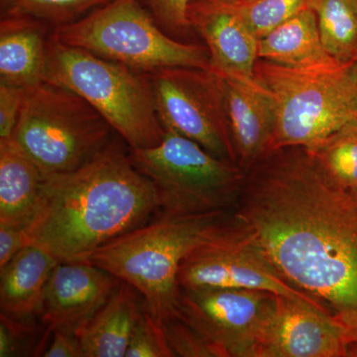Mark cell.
I'll return each instance as SVG.
<instances>
[{
  "label": "cell",
  "instance_id": "obj_1",
  "mask_svg": "<svg viewBox=\"0 0 357 357\" xmlns=\"http://www.w3.org/2000/svg\"><path fill=\"white\" fill-rule=\"evenodd\" d=\"M236 213L289 284L357 328V204L303 147L246 171Z\"/></svg>",
  "mask_w": 357,
  "mask_h": 357
},
{
  "label": "cell",
  "instance_id": "obj_2",
  "mask_svg": "<svg viewBox=\"0 0 357 357\" xmlns=\"http://www.w3.org/2000/svg\"><path fill=\"white\" fill-rule=\"evenodd\" d=\"M158 213L153 183L114 140L79 170L44 176L38 211L26 234L29 244L60 262L83 261Z\"/></svg>",
  "mask_w": 357,
  "mask_h": 357
},
{
  "label": "cell",
  "instance_id": "obj_3",
  "mask_svg": "<svg viewBox=\"0 0 357 357\" xmlns=\"http://www.w3.org/2000/svg\"><path fill=\"white\" fill-rule=\"evenodd\" d=\"M238 220L236 210L201 215L158 213L153 220L100 246L83 260L135 288L160 324L177 312L178 268L192 249Z\"/></svg>",
  "mask_w": 357,
  "mask_h": 357
},
{
  "label": "cell",
  "instance_id": "obj_4",
  "mask_svg": "<svg viewBox=\"0 0 357 357\" xmlns=\"http://www.w3.org/2000/svg\"><path fill=\"white\" fill-rule=\"evenodd\" d=\"M45 82L82 96L131 150L155 147L163 140L165 129L147 75L62 43L52 33Z\"/></svg>",
  "mask_w": 357,
  "mask_h": 357
},
{
  "label": "cell",
  "instance_id": "obj_5",
  "mask_svg": "<svg viewBox=\"0 0 357 357\" xmlns=\"http://www.w3.org/2000/svg\"><path fill=\"white\" fill-rule=\"evenodd\" d=\"M255 73L276 105L269 152L285 147L312 151L357 117L356 62L296 69L258 59Z\"/></svg>",
  "mask_w": 357,
  "mask_h": 357
},
{
  "label": "cell",
  "instance_id": "obj_6",
  "mask_svg": "<svg viewBox=\"0 0 357 357\" xmlns=\"http://www.w3.org/2000/svg\"><path fill=\"white\" fill-rule=\"evenodd\" d=\"M53 36L105 60L149 75L168 68L211 70L206 47L167 34L140 0H112Z\"/></svg>",
  "mask_w": 357,
  "mask_h": 357
},
{
  "label": "cell",
  "instance_id": "obj_7",
  "mask_svg": "<svg viewBox=\"0 0 357 357\" xmlns=\"http://www.w3.org/2000/svg\"><path fill=\"white\" fill-rule=\"evenodd\" d=\"M114 129L82 96L44 83L25 91L14 140L44 176L74 172L112 143Z\"/></svg>",
  "mask_w": 357,
  "mask_h": 357
},
{
  "label": "cell",
  "instance_id": "obj_8",
  "mask_svg": "<svg viewBox=\"0 0 357 357\" xmlns=\"http://www.w3.org/2000/svg\"><path fill=\"white\" fill-rule=\"evenodd\" d=\"M129 156L153 183L160 213L201 215L234 211L238 206L245 171L175 131L165 130L157 146L130 149Z\"/></svg>",
  "mask_w": 357,
  "mask_h": 357
},
{
  "label": "cell",
  "instance_id": "obj_9",
  "mask_svg": "<svg viewBox=\"0 0 357 357\" xmlns=\"http://www.w3.org/2000/svg\"><path fill=\"white\" fill-rule=\"evenodd\" d=\"M147 76L165 130L195 141L218 159L237 164L220 75L211 69L168 68Z\"/></svg>",
  "mask_w": 357,
  "mask_h": 357
},
{
  "label": "cell",
  "instance_id": "obj_10",
  "mask_svg": "<svg viewBox=\"0 0 357 357\" xmlns=\"http://www.w3.org/2000/svg\"><path fill=\"white\" fill-rule=\"evenodd\" d=\"M178 283L180 289L268 291L277 296L305 300L326 310L282 277L241 217L229 229L183 258Z\"/></svg>",
  "mask_w": 357,
  "mask_h": 357
},
{
  "label": "cell",
  "instance_id": "obj_11",
  "mask_svg": "<svg viewBox=\"0 0 357 357\" xmlns=\"http://www.w3.org/2000/svg\"><path fill=\"white\" fill-rule=\"evenodd\" d=\"M277 295L248 289H181L177 312L222 357H259Z\"/></svg>",
  "mask_w": 357,
  "mask_h": 357
},
{
  "label": "cell",
  "instance_id": "obj_12",
  "mask_svg": "<svg viewBox=\"0 0 357 357\" xmlns=\"http://www.w3.org/2000/svg\"><path fill=\"white\" fill-rule=\"evenodd\" d=\"M259 357H347V328L323 307L277 296Z\"/></svg>",
  "mask_w": 357,
  "mask_h": 357
},
{
  "label": "cell",
  "instance_id": "obj_13",
  "mask_svg": "<svg viewBox=\"0 0 357 357\" xmlns=\"http://www.w3.org/2000/svg\"><path fill=\"white\" fill-rule=\"evenodd\" d=\"M121 282L88 262H60L47 282L36 316L48 333H76L109 301Z\"/></svg>",
  "mask_w": 357,
  "mask_h": 357
},
{
  "label": "cell",
  "instance_id": "obj_14",
  "mask_svg": "<svg viewBox=\"0 0 357 357\" xmlns=\"http://www.w3.org/2000/svg\"><path fill=\"white\" fill-rule=\"evenodd\" d=\"M188 20L206 45L213 72L255 79L258 39L227 0H192Z\"/></svg>",
  "mask_w": 357,
  "mask_h": 357
},
{
  "label": "cell",
  "instance_id": "obj_15",
  "mask_svg": "<svg viewBox=\"0 0 357 357\" xmlns=\"http://www.w3.org/2000/svg\"><path fill=\"white\" fill-rule=\"evenodd\" d=\"M220 77L236 163L246 172L269 153L276 128V105L256 77Z\"/></svg>",
  "mask_w": 357,
  "mask_h": 357
},
{
  "label": "cell",
  "instance_id": "obj_16",
  "mask_svg": "<svg viewBox=\"0 0 357 357\" xmlns=\"http://www.w3.org/2000/svg\"><path fill=\"white\" fill-rule=\"evenodd\" d=\"M54 28L24 15L0 20V83L31 89L44 83Z\"/></svg>",
  "mask_w": 357,
  "mask_h": 357
},
{
  "label": "cell",
  "instance_id": "obj_17",
  "mask_svg": "<svg viewBox=\"0 0 357 357\" xmlns=\"http://www.w3.org/2000/svg\"><path fill=\"white\" fill-rule=\"evenodd\" d=\"M144 306L140 293L121 281L109 301L76 331L84 357H126Z\"/></svg>",
  "mask_w": 357,
  "mask_h": 357
},
{
  "label": "cell",
  "instance_id": "obj_18",
  "mask_svg": "<svg viewBox=\"0 0 357 357\" xmlns=\"http://www.w3.org/2000/svg\"><path fill=\"white\" fill-rule=\"evenodd\" d=\"M44 175L13 137L0 140V225L27 229L38 211Z\"/></svg>",
  "mask_w": 357,
  "mask_h": 357
},
{
  "label": "cell",
  "instance_id": "obj_19",
  "mask_svg": "<svg viewBox=\"0 0 357 357\" xmlns=\"http://www.w3.org/2000/svg\"><path fill=\"white\" fill-rule=\"evenodd\" d=\"M60 263L49 251L35 244L21 249L0 269V309L10 318L30 321L52 272Z\"/></svg>",
  "mask_w": 357,
  "mask_h": 357
},
{
  "label": "cell",
  "instance_id": "obj_20",
  "mask_svg": "<svg viewBox=\"0 0 357 357\" xmlns=\"http://www.w3.org/2000/svg\"><path fill=\"white\" fill-rule=\"evenodd\" d=\"M258 58L296 69L340 64L326 51L309 6L258 40Z\"/></svg>",
  "mask_w": 357,
  "mask_h": 357
},
{
  "label": "cell",
  "instance_id": "obj_21",
  "mask_svg": "<svg viewBox=\"0 0 357 357\" xmlns=\"http://www.w3.org/2000/svg\"><path fill=\"white\" fill-rule=\"evenodd\" d=\"M326 51L340 64L357 61V8L352 0H309Z\"/></svg>",
  "mask_w": 357,
  "mask_h": 357
},
{
  "label": "cell",
  "instance_id": "obj_22",
  "mask_svg": "<svg viewBox=\"0 0 357 357\" xmlns=\"http://www.w3.org/2000/svg\"><path fill=\"white\" fill-rule=\"evenodd\" d=\"M309 152L337 187L347 192L357 190V117Z\"/></svg>",
  "mask_w": 357,
  "mask_h": 357
},
{
  "label": "cell",
  "instance_id": "obj_23",
  "mask_svg": "<svg viewBox=\"0 0 357 357\" xmlns=\"http://www.w3.org/2000/svg\"><path fill=\"white\" fill-rule=\"evenodd\" d=\"M112 0H0L2 15H24L53 27L82 20Z\"/></svg>",
  "mask_w": 357,
  "mask_h": 357
},
{
  "label": "cell",
  "instance_id": "obj_24",
  "mask_svg": "<svg viewBox=\"0 0 357 357\" xmlns=\"http://www.w3.org/2000/svg\"><path fill=\"white\" fill-rule=\"evenodd\" d=\"M258 40L309 6V0H227Z\"/></svg>",
  "mask_w": 357,
  "mask_h": 357
},
{
  "label": "cell",
  "instance_id": "obj_25",
  "mask_svg": "<svg viewBox=\"0 0 357 357\" xmlns=\"http://www.w3.org/2000/svg\"><path fill=\"white\" fill-rule=\"evenodd\" d=\"M162 326L174 357H222L217 347L178 312Z\"/></svg>",
  "mask_w": 357,
  "mask_h": 357
},
{
  "label": "cell",
  "instance_id": "obj_26",
  "mask_svg": "<svg viewBox=\"0 0 357 357\" xmlns=\"http://www.w3.org/2000/svg\"><path fill=\"white\" fill-rule=\"evenodd\" d=\"M126 357H174L163 326L145 306L134 328Z\"/></svg>",
  "mask_w": 357,
  "mask_h": 357
},
{
  "label": "cell",
  "instance_id": "obj_27",
  "mask_svg": "<svg viewBox=\"0 0 357 357\" xmlns=\"http://www.w3.org/2000/svg\"><path fill=\"white\" fill-rule=\"evenodd\" d=\"M35 330L29 321L0 314V357L29 356Z\"/></svg>",
  "mask_w": 357,
  "mask_h": 357
},
{
  "label": "cell",
  "instance_id": "obj_28",
  "mask_svg": "<svg viewBox=\"0 0 357 357\" xmlns=\"http://www.w3.org/2000/svg\"><path fill=\"white\" fill-rule=\"evenodd\" d=\"M192 0H143L150 13L166 32L185 35L192 29L188 8Z\"/></svg>",
  "mask_w": 357,
  "mask_h": 357
},
{
  "label": "cell",
  "instance_id": "obj_29",
  "mask_svg": "<svg viewBox=\"0 0 357 357\" xmlns=\"http://www.w3.org/2000/svg\"><path fill=\"white\" fill-rule=\"evenodd\" d=\"M25 91L20 86L0 83V140L13 137Z\"/></svg>",
  "mask_w": 357,
  "mask_h": 357
},
{
  "label": "cell",
  "instance_id": "obj_30",
  "mask_svg": "<svg viewBox=\"0 0 357 357\" xmlns=\"http://www.w3.org/2000/svg\"><path fill=\"white\" fill-rule=\"evenodd\" d=\"M52 340L42 354L45 357H84L83 347L77 333L72 331L52 332Z\"/></svg>",
  "mask_w": 357,
  "mask_h": 357
},
{
  "label": "cell",
  "instance_id": "obj_31",
  "mask_svg": "<svg viewBox=\"0 0 357 357\" xmlns=\"http://www.w3.org/2000/svg\"><path fill=\"white\" fill-rule=\"evenodd\" d=\"M29 244L26 229L0 225V269Z\"/></svg>",
  "mask_w": 357,
  "mask_h": 357
},
{
  "label": "cell",
  "instance_id": "obj_32",
  "mask_svg": "<svg viewBox=\"0 0 357 357\" xmlns=\"http://www.w3.org/2000/svg\"><path fill=\"white\" fill-rule=\"evenodd\" d=\"M347 357H357V328H347Z\"/></svg>",
  "mask_w": 357,
  "mask_h": 357
},
{
  "label": "cell",
  "instance_id": "obj_33",
  "mask_svg": "<svg viewBox=\"0 0 357 357\" xmlns=\"http://www.w3.org/2000/svg\"><path fill=\"white\" fill-rule=\"evenodd\" d=\"M349 195H351V198L354 199V201L357 204V190H356V191L349 192Z\"/></svg>",
  "mask_w": 357,
  "mask_h": 357
},
{
  "label": "cell",
  "instance_id": "obj_34",
  "mask_svg": "<svg viewBox=\"0 0 357 357\" xmlns=\"http://www.w3.org/2000/svg\"><path fill=\"white\" fill-rule=\"evenodd\" d=\"M352 1H354V3L356 4L357 8V0H352Z\"/></svg>",
  "mask_w": 357,
  "mask_h": 357
},
{
  "label": "cell",
  "instance_id": "obj_35",
  "mask_svg": "<svg viewBox=\"0 0 357 357\" xmlns=\"http://www.w3.org/2000/svg\"><path fill=\"white\" fill-rule=\"evenodd\" d=\"M356 70H357V61L356 62Z\"/></svg>",
  "mask_w": 357,
  "mask_h": 357
}]
</instances>
